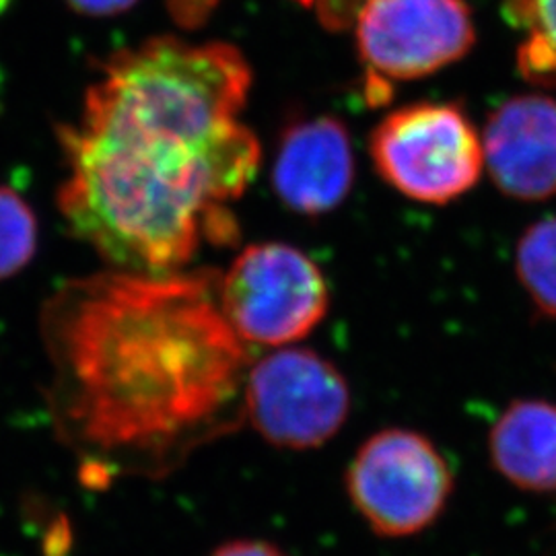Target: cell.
I'll list each match as a JSON object with an SVG mask.
<instances>
[{
	"mask_svg": "<svg viewBox=\"0 0 556 556\" xmlns=\"http://www.w3.org/2000/svg\"><path fill=\"white\" fill-rule=\"evenodd\" d=\"M213 556H287L273 542L266 540H231L219 546Z\"/></svg>",
	"mask_w": 556,
	"mask_h": 556,
	"instance_id": "cell-17",
	"label": "cell"
},
{
	"mask_svg": "<svg viewBox=\"0 0 556 556\" xmlns=\"http://www.w3.org/2000/svg\"><path fill=\"white\" fill-rule=\"evenodd\" d=\"M252 68L236 46L160 36L100 66L79 118L59 128L62 219L116 270L179 273L202 241L231 243L260 165L239 122Z\"/></svg>",
	"mask_w": 556,
	"mask_h": 556,
	"instance_id": "cell-1",
	"label": "cell"
},
{
	"mask_svg": "<svg viewBox=\"0 0 556 556\" xmlns=\"http://www.w3.org/2000/svg\"><path fill=\"white\" fill-rule=\"evenodd\" d=\"M346 493L358 516L381 538L429 530L454 493V472L438 445L410 429H383L357 450Z\"/></svg>",
	"mask_w": 556,
	"mask_h": 556,
	"instance_id": "cell-4",
	"label": "cell"
},
{
	"mask_svg": "<svg viewBox=\"0 0 556 556\" xmlns=\"http://www.w3.org/2000/svg\"><path fill=\"white\" fill-rule=\"evenodd\" d=\"M73 11L87 17H114L132 9L139 0H64Z\"/></svg>",
	"mask_w": 556,
	"mask_h": 556,
	"instance_id": "cell-16",
	"label": "cell"
},
{
	"mask_svg": "<svg viewBox=\"0 0 556 556\" xmlns=\"http://www.w3.org/2000/svg\"><path fill=\"white\" fill-rule=\"evenodd\" d=\"M505 13L521 31L519 75L538 87H556V0H507Z\"/></svg>",
	"mask_w": 556,
	"mask_h": 556,
	"instance_id": "cell-11",
	"label": "cell"
},
{
	"mask_svg": "<svg viewBox=\"0 0 556 556\" xmlns=\"http://www.w3.org/2000/svg\"><path fill=\"white\" fill-rule=\"evenodd\" d=\"M38 250V219L15 190L0 186V280L23 270Z\"/></svg>",
	"mask_w": 556,
	"mask_h": 556,
	"instance_id": "cell-13",
	"label": "cell"
},
{
	"mask_svg": "<svg viewBox=\"0 0 556 556\" xmlns=\"http://www.w3.org/2000/svg\"><path fill=\"white\" fill-rule=\"evenodd\" d=\"M220 312L241 342L282 346L307 337L330 307L318 264L289 243L245 248L219 277Z\"/></svg>",
	"mask_w": 556,
	"mask_h": 556,
	"instance_id": "cell-5",
	"label": "cell"
},
{
	"mask_svg": "<svg viewBox=\"0 0 556 556\" xmlns=\"http://www.w3.org/2000/svg\"><path fill=\"white\" fill-rule=\"evenodd\" d=\"M516 273L538 312L556 318V217L523 231L517 241Z\"/></svg>",
	"mask_w": 556,
	"mask_h": 556,
	"instance_id": "cell-12",
	"label": "cell"
},
{
	"mask_svg": "<svg viewBox=\"0 0 556 556\" xmlns=\"http://www.w3.org/2000/svg\"><path fill=\"white\" fill-rule=\"evenodd\" d=\"M353 27L374 103L390 98L392 80L429 77L464 59L477 41L464 0H367Z\"/></svg>",
	"mask_w": 556,
	"mask_h": 556,
	"instance_id": "cell-6",
	"label": "cell"
},
{
	"mask_svg": "<svg viewBox=\"0 0 556 556\" xmlns=\"http://www.w3.org/2000/svg\"><path fill=\"white\" fill-rule=\"evenodd\" d=\"M367 0H314L319 23L330 31H344L353 27L358 11Z\"/></svg>",
	"mask_w": 556,
	"mask_h": 556,
	"instance_id": "cell-14",
	"label": "cell"
},
{
	"mask_svg": "<svg viewBox=\"0 0 556 556\" xmlns=\"http://www.w3.org/2000/svg\"><path fill=\"white\" fill-rule=\"evenodd\" d=\"M369 155L379 178L425 204L464 197L484 169L477 126L454 101H418L390 112L369 137Z\"/></svg>",
	"mask_w": 556,
	"mask_h": 556,
	"instance_id": "cell-3",
	"label": "cell"
},
{
	"mask_svg": "<svg viewBox=\"0 0 556 556\" xmlns=\"http://www.w3.org/2000/svg\"><path fill=\"white\" fill-rule=\"evenodd\" d=\"M353 181V142L340 119L301 118L282 130L273 186L287 208L303 217H324L346 200Z\"/></svg>",
	"mask_w": 556,
	"mask_h": 556,
	"instance_id": "cell-9",
	"label": "cell"
},
{
	"mask_svg": "<svg viewBox=\"0 0 556 556\" xmlns=\"http://www.w3.org/2000/svg\"><path fill=\"white\" fill-rule=\"evenodd\" d=\"M303 7H312L314 0H298ZM219 0H167V11L184 29H199L204 25Z\"/></svg>",
	"mask_w": 556,
	"mask_h": 556,
	"instance_id": "cell-15",
	"label": "cell"
},
{
	"mask_svg": "<svg viewBox=\"0 0 556 556\" xmlns=\"http://www.w3.org/2000/svg\"><path fill=\"white\" fill-rule=\"evenodd\" d=\"M41 338L52 420L87 484L163 477L231 427L248 353L211 270L68 280L41 312Z\"/></svg>",
	"mask_w": 556,
	"mask_h": 556,
	"instance_id": "cell-2",
	"label": "cell"
},
{
	"mask_svg": "<svg viewBox=\"0 0 556 556\" xmlns=\"http://www.w3.org/2000/svg\"><path fill=\"white\" fill-rule=\"evenodd\" d=\"M484 167L509 199L540 202L556 194V101L516 96L498 103L482 130Z\"/></svg>",
	"mask_w": 556,
	"mask_h": 556,
	"instance_id": "cell-8",
	"label": "cell"
},
{
	"mask_svg": "<svg viewBox=\"0 0 556 556\" xmlns=\"http://www.w3.org/2000/svg\"><path fill=\"white\" fill-rule=\"evenodd\" d=\"M243 413L260 438L278 450H318L346 422L351 390L316 351L282 349L245 374Z\"/></svg>",
	"mask_w": 556,
	"mask_h": 556,
	"instance_id": "cell-7",
	"label": "cell"
},
{
	"mask_svg": "<svg viewBox=\"0 0 556 556\" xmlns=\"http://www.w3.org/2000/svg\"><path fill=\"white\" fill-rule=\"evenodd\" d=\"M489 456L501 477L521 491H556V404L516 400L489 433Z\"/></svg>",
	"mask_w": 556,
	"mask_h": 556,
	"instance_id": "cell-10",
	"label": "cell"
}]
</instances>
